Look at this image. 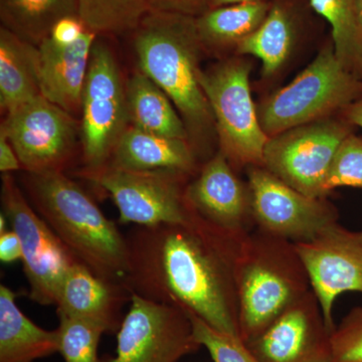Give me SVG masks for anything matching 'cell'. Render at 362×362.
I'll return each instance as SVG.
<instances>
[{
	"label": "cell",
	"instance_id": "obj_1",
	"mask_svg": "<svg viewBox=\"0 0 362 362\" xmlns=\"http://www.w3.org/2000/svg\"><path fill=\"white\" fill-rule=\"evenodd\" d=\"M246 238L216 228L195 211L183 223L135 226L126 235V287L149 301L192 312L240 339L238 266Z\"/></svg>",
	"mask_w": 362,
	"mask_h": 362
},
{
	"label": "cell",
	"instance_id": "obj_2",
	"mask_svg": "<svg viewBox=\"0 0 362 362\" xmlns=\"http://www.w3.org/2000/svg\"><path fill=\"white\" fill-rule=\"evenodd\" d=\"M133 47L140 71L175 105L197 152L216 131L199 82V56L204 47L195 18L151 11L133 32Z\"/></svg>",
	"mask_w": 362,
	"mask_h": 362
},
{
	"label": "cell",
	"instance_id": "obj_3",
	"mask_svg": "<svg viewBox=\"0 0 362 362\" xmlns=\"http://www.w3.org/2000/svg\"><path fill=\"white\" fill-rule=\"evenodd\" d=\"M23 187L33 209L80 263L99 277L125 284L126 235L84 188L62 171L25 173Z\"/></svg>",
	"mask_w": 362,
	"mask_h": 362
},
{
	"label": "cell",
	"instance_id": "obj_4",
	"mask_svg": "<svg viewBox=\"0 0 362 362\" xmlns=\"http://www.w3.org/2000/svg\"><path fill=\"white\" fill-rule=\"evenodd\" d=\"M310 290L295 243L255 228L245 240L238 266L240 340L258 337Z\"/></svg>",
	"mask_w": 362,
	"mask_h": 362
},
{
	"label": "cell",
	"instance_id": "obj_5",
	"mask_svg": "<svg viewBox=\"0 0 362 362\" xmlns=\"http://www.w3.org/2000/svg\"><path fill=\"white\" fill-rule=\"evenodd\" d=\"M361 90L359 78L343 66L332 42H328L289 85L259 105V123L272 137L349 108Z\"/></svg>",
	"mask_w": 362,
	"mask_h": 362
},
{
	"label": "cell",
	"instance_id": "obj_6",
	"mask_svg": "<svg viewBox=\"0 0 362 362\" xmlns=\"http://www.w3.org/2000/svg\"><path fill=\"white\" fill-rule=\"evenodd\" d=\"M250 73L247 61L230 59L202 70L199 76L213 112L220 151L235 169L263 166L269 140L252 102Z\"/></svg>",
	"mask_w": 362,
	"mask_h": 362
},
{
	"label": "cell",
	"instance_id": "obj_7",
	"mask_svg": "<svg viewBox=\"0 0 362 362\" xmlns=\"http://www.w3.org/2000/svg\"><path fill=\"white\" fill-rule=\"evenodd\" d=\"M81 116L82 171H96L108 165L117 143L130 126L120 66L101 35L90 52Z\"/></svg>",
	"mask_w": 362,
	"mask_h": 362
},
{
	"label": "cell",
	"instance_id": "obj_8",
	"mask_svg": "<svg viewBox=\"0 0 362 362\" xmlns=\"http://www.w3.org/2000/svg\"><path fill=\"white\" fill-rule=\"evenodd\" d=\"M81 175L110 195L121 223L153 226L187 221L194 214L185 189L190 175L176 170H128L107 165Z\"/></svg>",
	"mask_w": 362,
	"mask_h": 362
},
{
	"label": "cell",
	"instance_id": "obj_9",
	"mask_svg": "<svg viewBox=\"0 0 362 362\" xmlns=\"http://www.w3.org/2000/svg\"><path fill=\"white\" fill-rule=\"evenodd\" d=\"M1 204L21 240L30 299L42 306L56 305L59 287L78 259L35 211L9 173L2 176Z\"/></svg>",
	"mask_w": 362,
	"mask_h": 362
},
{
	"label": "cell",
	"instance_id": "obj_10",
	"mask_svg": "<svg viewBox=\"0 0 362 362\" xmlns=\"http://www.w3.org/2000/svg\"><path fill=\"white\" fill-rule=\"evenodd\" d=\"M344 124L323 119L269 137L263 166L298 192L326 197L331 166L345 138Z\"/></svg>",
	"mask_w": 362,
	"mask_h": 362
},
{
	"label": "cell",
	"instance_id": "obj_11",
	"mask_svg": "<svg viewBox=\"0 0 362 362\" xmlns=\"http://www.w3.org/2000/svg\"><path fill=\"white\" fill-rule=\"evenodd\" d=\"M202 347L185 309L132 294L117 331L115 356L102 362H178Z\"/></svg>",
	"mask_w": 362,
	"mask_h": 362
},
{
	"label": "cell",
	"instance_id": "obj_12",
	"mask_svg": "<svg viewBox=\"0 0 362 362\" xmlns=\"http://www.w3.org/2000/svg\"><path fill=\"white\" fill-rule=\"evenodd\" d=\"M252 214L257 230L291 240L314 239L338 221L337 207L326 197L298 192L264 166L247 168Z\"/></svg>",
	"mask_w": 362,
	"mask_h": 362
},
{
	"label": "cell",
	"instance_id": "obj_13",
	"mask_svg": "<svg viewBox=\"0 0 362 362\" xmlns=\"http://www.w3.org/2000/svg\"><path fill=\"white\" fill-rule=\"evenodd\" d=\"M0 132L8 138L25 173H65L75 154V117L42 96L8 112Z\"/></svg>",
	"mask_w": 362,
	"mask_h": 362
},
{
	"label": "cell",
	"instance_id": "obj_14",
	"mask_svg": "<svg viewBox=\"0 0 362 362\" xmlns=\"http://www.w3.org/2000/svg\"><path fill=\"white\" fill-rule=\"evenodd\" d=\"M308 274L328 329L333 332V307L342 293H362V230L339 223L324 228L314 239L295 243Z\"/></svg>",
	"mask_w": 362,
	"mask_h": 362
},
{
	"label": "cell",
	"instance_id": "obj_15",
	"mask_svg": "<svg viewBox=\"0 0 362 362\" xmlns=\"http://www.w3.org/2000/svg\"><path fill=\"white\" fill-rule=\"evenodd\" d=\"M331 333L310 290L245 344L261 362H331Z\"/></svg>",
	"mask_w": 362,
	"mask_h": 362
},
{
	"label": "cell",
	"instance_id": "obj_16",
	"mask_svg": "<svg viewBox=\"0 0 362 362\" xmlns=\"http://www.w3.org/2000/svg\"><path fill=\"white\" fill-rule=\"evenodd\" d=\"M188 206L209 223L238 238L256 228L252 220L249 185L221 151L199 168L185 189Z\"/></svg>",
	"mask_w": 362,
	"mask_h": 362
},
{
	"label": "cell",
	"instance_id": "obj_17",
	"mask_svg": "<svg viewBox=\"0 0 362 362\" xmlns=\"http://www.w3.org/2000/svg\"><path fill=\"white\" fill-rule=\"evenodd\" d=\"M97 37L87 28L71 44H59L47 37L37 45L42 96L73 117L82 112L90 52Z\"/></svg>",
	"mask_w": 362,
	"mask_h": 362
},
{
	"label": "cell",
	"instance_id": "obj_18",
	"mask_svg": "<svg viewBox=\"0 0 362 362\" xmlns=\"http://www.w3.org/2000/svg\"><path fill=\"white\" fill-rule=\"evenodd\" d=\"M132 293L125 284L99 277L78 262L66 273L57 298L58 315L99 324L106 333H117L123 321V307Z\"/></svg>",
	"mask_w": 362,
	"mask_h": 362
},
{
	"label": "cell",
	"instance_id": "obj_19",
	"mask_svg": "<svg viewBox=\"0 0 362 362\" xmlns=\"http://www.w3.org/2000/svg\"><path fill=\"white\" fill-rule=\"evenodd\" d=\"M108 165L128 170H176L190 175L201 168L189 141L145 132L131 125L117 143Z\"/></svg>",
	"mask_w": 362,
	"mask_h": 362
},
{
	"label": "cell",
	"instance_id": "obj_20",
	"mask_svg": "<svg viewBox=\"0 0 362 362\" xmlns=\"http://www.w3.org/2000/svg\"><path fill=\"white\" fill-rule=\"evenodd\" d=\"M59 354V332L33 323L16 304V294L0 285V362H33Z\"/></svg>",
	"mask_w": 362,
	"mask_h": 362
},
{
	"label": "cell",
	"instance_id": "obj_21",
	"mask_svg": "<svg viewBox=\"0 0 362 362\" xmlns=\"http://www.w3.org/2000/svg\"><path fill=\"white\" fill-rule=\"evenodd\" d=\"M42 96L39 47L0 28V109L8 113Z\"/></svg>",
	"mask_w": 362,
	"mask_h": 362
},
{
	"label": "cell",
	"instance_id": "obj_22",
	"mask_svg": "<svg viewBox=\"0 0 362 362\" xmlns=\"http://www.w3.org/2000/svg\"><path fill=\"white\" fill-rule=\"evenodd\" d=\"M126 99L131 126L145 132L189 141L187 126L177 109L143 71H136L128 78Z\"/></svg>",
	"mask_w": 362,
	"mask_h": 362
},
{
	"label": "cell",
	"instance_id": "obj_23",
	"mask_svg": "<svg viewBox=\"0 0 362 362\" xmlns=\"http://www.w3.org/2000/svg\"><path fill=\"white\" fill-rule=\"evenodd\" d=\"M295 39L296 23L291 9L277 1L272 4L262 25L237 45L235 52L240 56L256 57L261 61L264 77H271L289 58Z\"/></svg>",
	"mask_w": 362,
	"mask_h": 362
},
{
	"label": "cell",
	"instance_id": "obj_24",
	"mask_svg": "<svg viewBox=\"0 0 362 362\" xmlns=\"http://www.w3.org/2000/svg\"><path fill=\"white\" fill-rule=\"evenodd\" d=\"M270 1L233 4L209 9L195 18L197 33L204 49L237 47L265 21Z\"/></svg>",
	"mask_w": 362,
	"mask_h": 362
},
{
	"label": "cell",
	"instance_id": "obj_25",
	"mask_svg": "<svg viewBox=\"0 0 362 362\" xmlns=\"http://www.w3.org/2000/svg\"><path fill=\"white\" fill-rule=\"evenodd\" d=\"M78 16V0H0L4 28L39 45L58 21Z\"/></svg>",
	"mask_w": 362,
	"mask_h": 362
},
{
	"label": "cell",
	"instance_id": "obj_26",
	"mask_svg": "<svg viewBox=\"0 0 362 362\" xmlns=\"http://www.w3.org/2000/svg\"><path fill=\"white\" fill-rule=\"evenodd\" d=\"M319 16L328 21L335 54L343 66L362 78V28L356 0H309Z\"/></svg>",
	"mask_w": 362,
	"mask_h": 362
},
{
	"label": "cell",
	"instance_id": "obj_27",
	"mask_svg": "<svg viewBox=\"0 0 362 362\" xmlns=\"http://www.w3.org/2000/svg\"><path fill=\"white\" fill-rule=\"evenodd\" d=\"M150 11V0H78V18L98 35L133 33Z\"/></svg>",
	"mask_w": 362,
	"mask_h": 362
},
{
	"label": "cell",
	"instance_id": "obj_28",
	"mask_svg": "<svg viewBox=\"0 0 362 362\" xmlns=\"http://www.w3.org/2000/svg\"><path fill=\"white\" fill-rule=\"evenodd\" d=\"M59 354L65 362H102L98 347L106 330L99 324L59 315Z\"/></svg>",
	"mask_w": 362,
	"mask_h": 362
},
{
	"label": "cell",
	"instance_id": "obj_29",
	"mask_svg": "<svg viewBox=\"0 0 362 362\" xmlns=\"http://www.w3.org/2000/svg\"><path fill=\"white\" fill-rule=\"evenodd\" d=\"M187 312L194 325L195 337L202 347H206L214 362H261L242 340L214 329L199 317Z\"/></svg>",
	"mask_w": 362,
	"mask_h": 362
},
{
	"label": "cell",
	"instance_id": "obj_30",
	"mask_svg": "<svg viewBox=\"0 0 362 362\" xmlns=\"http://www.w3.org/2000/svg\"><path fill=\"white\" fill-rule=\"evenodd\" d=\"M338 187L362 188V139L349 135L338 150L326 181V194Z\"/></svg>",
	"mask_w": 362,
	"mask_h": 362
},
{
	"label": "cell",
	"instance_id": "obj_31",
	"mask_svg": "<svg viewBox=\"0 0 362 362\" xmlns=\"http://www.w3.org/2000/svg\"><path fill=\"white\" fill-rule=\"evenodd\" d=\"M331 362H362V306L356 307L331 333Z\"/></svg>",
	"mask_w": 362,
	"mask_h": 362
},
{
	"label": "cell",
	"instance_id": "obj_32",
	"mask_svg": "<svg viewBox=\"0 0 362 362\" xmlns=\"http://www.w3.org/2000/svg\"><path fill=\"white\" fill-rule=\"evenodd\" d=\"M211 0H150L151 11L197 16L209 9Z\"/></svg>",
	"mask_w": 362,
	"mask_h": 362
},
{
	"label": "cell",
	"instance_id": "obj_33",
	"mask_svg": "<svg viewBox=\"0 0 362 362\" xmlns=\"http://www.w3.org/2000/svg\"><path fill=\"white\" fill-rule=\"evenodd\" d=\"M87 26L78 16H68L58 21L47 37L59 44H71L87 30Z\"/></svg>",
	"mask_w": 362,
	"mask_h": 362
},
{
	"label": "cell",
	"instance_id": "obj_34",
	"mask_svg": "<svg viewBox=\"0 0 362 362\" xmlns=\"http://www.w3.org/2000/svg\"><path fill=\"white\" fill-rule=\"evenodd\" d=\"M0 259L6 264L23 259L21 240L13 230L0 233Z\"/></svg>",
	"mask_w": 362,
	"mask_h": 362
},
{
	"label": "cell",
	"instance_id": "obj_35",
	"mask_svg": "<svg viewBox=\"0 0 362 362\" xmlns=\"http://www.w3.org/2000/svg\"><path fill=\"white\" fill-rule=\"evenodd\" d=\"M21 169L20 159L13 145L4 133L0 132V171L4 175Z\"/></svg>",
	"mask_w": 362,
	"mask_h": 362
},
{
	"label": "cell",
	"instance_id": "obj_36",
	"mask_svg": "<svg viewBox=\"0 0 362 362\" xmlns=\"http://www.w3.org/2000/svg\"><path fill=\"white\" fill-rule=\"evenodd\" d=\"M347 117L350 122L362 128V99L350 105L347 108Z\"/></svg>",
	"mask_w": 362,
	"mask_h": 362
},
{
	"label": "cell",
	"instance_id": "obj_37",
	"mask_svg": "<svg viewBox=\"0 0 362 362\" xmlns=\"http://www.w3.org/2000/svg\"><path fill=\"white\" fill-rule=\"evenodd\" d=\"M269 1V0H211L209 9L214 7L233 6V4H250V2Z\"/></svg>",
	"mask_w": 362,
	"mask_h": 362
},
{
	"label": "cell",
	"instance_id": "obj_38",
	"mask_svg": "<svg viewBox=\"0 0 362 362\" xmlns=\"http://www.w3.org/2000/svg\"><path fill=\"white\" fill-rule=\"evenodd\" d=\"M357 11H358L359 21L362 28V0H356Z\"/></svg>",
	"mask_w": 362,
	"mask_h": 362
}]
</instances>
